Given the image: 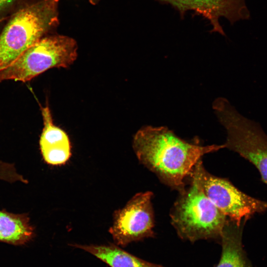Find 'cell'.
Listing matches in <instances>:
<instances>
[{"label":"cell","mask_w":267,"mask_h":267,"mask_svg":"<svg viewBox=\"0 0 267 267\" xmlns=\"http://www.w3.org/2000/svg\"><path fill=\"white\" fill-rule=\"evenodd\" d=\"M20 0H0V17L14 8Z\"/></svg>","instance_id":"cell-13"},{"label":"cell","mask_w":267,"mask_h":267,"mask_svg":"<svg viewBox=\"0 0 267 267\" xmlns=\"http://www.w3.org/2000/svg\"><path fill=\"white\" fill-rule=\"evenodd\" d=\"M180 193L170 213L171 223L181 239L220 243L226 217L207 197L196 180Z\"/></svg>","instance_id":"cell-3"},{"label":"cell","mask_w":267,"mask_h":267,"mask_svg":"<svg viewBox=\"0 0 267 267\" xmlns=\"http://www.w3.org/2000/svg\"><path fill=\"white\" fill-rule=\"evenodd\" d=\"M133 147L139 162L180 193L185 189V178L202 156L224 145H201L181 139L167 127L146 126L135 134Z\"/></svg>","instance_id":"cell-1"},{"label":"cell","mask_w":267,"mask_h":267,"mask_svg":"<svg viewBox=\"0 0 267 267\" xmlns=\"http://www.w3.org/2000/svg\"><path fill=\"white\" fill-rule=\"evenodd\" d=\"M78 46L72 38L46 35L28 48L12 64L0 72V82H26L53 68L69 67L76 60Z\"/></svg>","instance_id":"cell-4"},{"label":"cell","mask_w":267,"mask_h":267,"mask_svg":"<svg viewBox=\"0 0 267 267\" xmlns=\"http://www.w3.org/2000/svg\"><path fill=\"white\" fill-rule=\"evenodd\" d=\"M150 191L133 196L121 209L114 211L109 232L114 244L123 247L146 238L154 237V215Z\"/></svg>","instance_id":"cell-7"},{"label":"cell","mask_w":267,"mask_h":267,"mask_svg":"<svg viewBox=\"0 0 267 267\" xmlns=\"http://www.w3.org/2000/svg\"><path fill=\"white\" fill-rule=\"evenodd\" d=\"M41 107L43 128L39 145L44 161L52 166L66 164L72 156V146L67 134L54 125L48 103Z\"/></svg>","instance_id":"cell-9"},{"label":"cell","mask_w":267,"mask_h":267,"mask_svg":"<svg viewBox=\"0 0 267 267\" xmlns=\"http://www.w3.org/2000/svg\"><path fill=\"white\" fill-rule=\"evenodd\" d=\"M246 222L239 224L227 218L220 242L222 246L221 258L215 267H253L242 244Z\"/></svg>","instance_id":"cell-10"},{"label":"cell","mask_w":267,"mask_h":267,"mask_svg":"<svg viewBox=\"0 0 267 267\" xmlns=\"http://www.w3.org/2000/svg\"><path fill=\"white\" fill-rule=\"evenodd\" d=\"M170 4L183 17L188 11L202 16L212 27L211 32L225 35L220 23L223 17L231 24L248 17L244 0H157Z\"/></svg>","instance_id":"cell-8"},{"label":"cell","mask_w":267,"mask_h":267,"mask_svg":"<svg viewBox=\"0 0 267 267\" xmlns=\"http://www.w3.org/2000/svg\"><path fill=\"white\" fill-rule=\"evenodd\" d=\"M70 246L93 255L110 267H165L143 260L111 243L103 245L71 244Z\"/></svg>","instance_id":"cell-12"},{"label":"cell","mask_w":267,"mask_h":267,"mask_svg":"<svg viewBox=\"0 0 267 267\" xmlns=\"http://www.w3.org/2000/svg\"><path fill=\"white\" fill-rule=\"evenodd\" d=\"M1 174H2L1 170V169H0V178H1Z\"/></svg>","instance_id":"cell-14"},{"label":"cell","mask_w":267,"mask_h":267,"mask_svg":"<svg viewBox=\"0 0 267 267\" xmlns=\"http://www.w3.org/2000/svg\"><path fill=\"white\" fill-rule=\"evenodd\" d=\"M59 0H32L10 17L0 34V72L59 23Z\"/></svg>","instance_id":"cell-2"},{"label":"cell","mask_w":267,"mask_h":267,"mask_svg":"<svg viewBox=\"0 0 267 267\" xmlns=\"http://www.w3.org/2000/svg\"><path fill=\"white\" fill-rule=\"evenodd\" d=\"M35 233L28 213L15 214L0 210V242L23 245L32 240Z\"/></svg>","instance_id":"cell-11"},{"label":"cell","mask_w":267,"mask_h":267,"mask_svg":"<svg viewBox=\"0 0 267 267\" xmlns=\"http://www.w3.org/2000/svg\"><path fill=\"white\" fill-rule=\"evenodd\" d=\"M213 107L226 131L224 148L252 163L267 185V135L261 126L240 114L224 98L217 99Z\"/></svg>","instance_id":"cell-5"},{"label":"cell","mask_w":267,"mask_h":267,"mask_svg":"<svg viewBox=\"0 0 267 267\" xmlns=\"http://www.w3.org/2000/svg\"><path fill=\"white\" fill-rule=\"evenodd\" d=\"M190 177L196 180L207 197L226 217L239 224L267 211V201L251 197L227 179L211 175L205 169L201 160Z\"/></svg>","instance_id":"cell-6"}]
</instances>
